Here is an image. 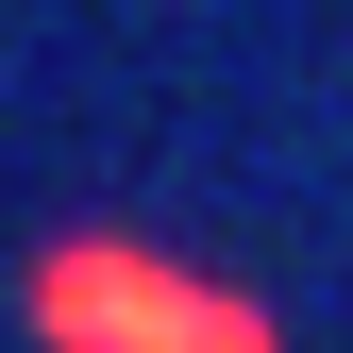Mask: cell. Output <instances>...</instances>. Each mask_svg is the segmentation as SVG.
Masks as SVG:
<instances>
[{"instance_id":"6da1fadb","label":"cell","mask_w":353,"mask_h":353,"mask_svg":"<svg viewBox=\"0 0 353 353\" xmlns=\"http://www.w3.org/2000/svg\"><path fill=\"white\" fill-rule=\"evenodd\" d=\"M202 286H168V270H135V252H68L51 270V336H84V353H270L252 320H185Z\"/></svg>"}]
</instances>
